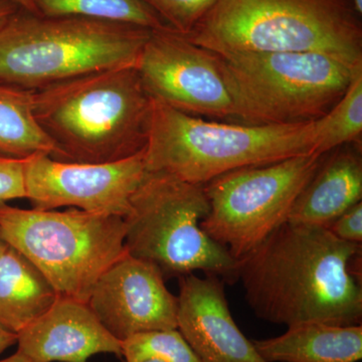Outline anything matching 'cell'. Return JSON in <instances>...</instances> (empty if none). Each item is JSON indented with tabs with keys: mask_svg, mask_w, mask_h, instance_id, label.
I'll list each match as a JSON object with an SVG mask.
<instances>
[{
	"mask_svg": "<svg viewBox=\"0 0 362 362\" xmlns=\"http://www.w3.org/2000/svg\"><path fill=\"white\" fill-rule=\"evenodd\" d=\"M328 228L338 239L362 244V202L342 214Z\"/></svg>",
	"mask_w": 362,
	"mask_h": 362,
	"instance_id": "obj_24",
	"label": "cell"
},
{
	"mask_svg": "<svg viewBox=\"0 0 362 362\" xmlns=\"http://www.w3.org/2000/svg\"><path fill=\"white\" fill-rule=\"evenodd\" d=\"M13 1L14 4H18L21 9H25V11L33 13H39L33 0H13Z\"/></svg>",
	"mask_w": 362,
	"mask_h": 362,
	"instance_id": "obj_27",
	"label": "cell"
},
{
	"mask_svg": "<svg viewBox=\"0 0 362 362\" xmlns=\"http://www.w3.org/2000/svg\"><path fill=\"white\" fill-rule=\"evenodd\" d=\"M252 343L266 362H361L362 324H295L283 334Z\"/></svg>",
	"mask_w": 362,
	"mask_h": 362,
	"instance_id": "obj_16",
	"label": "cell"
},
{
	"mask_svg": "<svg viewBox=\"0 0 362 362\" xmlns=\"http://www.w3.org/2000/svg\"><path fill=\"white\" fill-rule=\"evenodd\" d=\"M180 279L177 329L201 362H266L233 320L221 278Z\"/></svg>",
	"mask_w": 362,
	"mask_h": 362,
	"instance_id": "obj_13",
	"label": "cell"
},
{
	"mask_svg": "<svg viewBox=\"0 0 362 362\" xmlns=\"http://www.w3.org/2000/svg\"><path fill=\"white\" fill-rule=\"evenodd\" d=\"M18 350L30 362H89L97 354L121 358V341L87 303L59 297L44 315L18 334Z\"/></svg>",
	"mask_w": 362,
	"mask_h": 362,
	"instance_id": "obj_14",
	"label": "cell"
},
{
	"mask_svg": "<svg viewBox=\"0 0 362 362\" xmlns=\"http://www.w3.org/2000/svg\"><path fill=\"white\" fill-rule=\"evenodd\" d=\"M354 6H356V11L359 14H362V0H354Z\"/></svg>",
	"mask_w": 362,
	"mask_h": 362,
	"instance_id": "obj_30",
	"label": "cell"
},
{
	"mask_svg": "<svg viewBox=\"0 0 362 362\" xmlns=\"http://www.w3.org/2000/svg\"><path fill=\"white\" fill-rule=\"evenodd\" d=\"M143 362H160L157 361H143Z\"/></svg>",
	"mask_w": 362,
	"mask_h": 362,
	"instance_id": "obj_31",
	"label": "cell"
},
{
	"mask_svg": "<svg viewBox=\"0 0 362 362\" xmlns=\"http://www.w3.org/2000/svg\"><path fill=\"white\" fill-rule=\"evenodd\" d=\"M0 233L59 297L88 303L107 269L126 254L122 216L82 209H23L0 202Z\"/></svg>",
	"mask_w": 362,
	"mask_h": 362,
	"instance_id": "obj_8",
	"label": "cell"
},
{
	"mask_svg": "<svg viewBox=\"0 0 362 362\" xmlns=\"http://www.w3.org/2000/svg\"><path fill=\"white\" fill-rule=\"evenodd\" d=\"M354 0H218L187 35L216 52H314L362 66Z\"/></svg>",
	"mask_w": 362,
	"mask_h": 362,
	"instance_id": "obj_3",
	"label": "cell"
},
{
	"mask_svg": "<svg viewBox=\"0 0 362 362\" xmlns=\"http://www.w3.org/2000/svg\"><path fill=\"white\" fill-rule=\"evenodd\" d=\"M323 156L302 154L214 178L204 185L209 213L202 230L240 261L288 223Z\"/></svg>",
	"mask_w": 362,
	"mask_h": 362,
	"instance_id": "obj_9",
	"label": "cell"
},
{
	"mask_svg": "<svg viewBox=\"0 0 362 362\" xmlns=\"http://www.w3.org/2000/svg\"><path fill=\"white\" fill-rule=\"evenodd\" d=\"M58 298L44 274L7 246L0 255V327L18 335L44 315Z\"/></svg>",
	"mask_w": 362,
	"mask_h": 362,
	"instance_id": "obj_17",
	"label": "cell"
},
{
	"mask_svg": "<svg viewBox=\"0 0 362 362\" xmlns=\"http://www.w3.org/2000/svg\"><path fill=\"white\" fill-rule=\"evenodd\" d=\"M125 362H201L178 329L137 333L121 341Z\"/></svg>",
	"mask_w": 362,
	"mask_h": 362,
	"instance_id": "obj_21",
	"label": "cell"
},
{
	"mask_svg": "<svg viewBox=\"0 0 362 362\" xmlns=\"http://www.w3.org/2000/svg\"><path fill=\"white\" fill-rule=\"evenodd\" d=\"M0 154L25 159L57 151L33 113V92L0 84Z\"/></svg>",
	"mask_w": 362,
	"mask_h": 362,
	"instance_id": "obj_18",
	"label": "cell"
},
{
	"mask_svg": "<svg viewBox=\"0 0 362 362\" xmlns=\"http://www.w3.org/2000/svg\"><path fill=\"white\" fill-rule=\"evenodd\" d=\"M323 156L320 165L298 197L288 223L329 228L362 202V159L358 150L339 147Z\"/></svg>",
	"mask_w": 362,
	"mask_h": 362,
	"instance_id": "obj_15",
	"label": "cell"
},
{
	"mask_svg": "<svg viewBox=\"0 0 362 362\" xmlns=\"http://www.w3.org/2000/svg\"><path fill=\"white\" fill-rule=\"evenodd\" d=\"M87 304L120 341L147 331L177 329V297L163 274L127 252L102 274Z\"/></svg>",
	"mask_w": 362,
	"mask_h": 362,
	"instance_id": "obj_12",
	"label": "cell"
},
{
	"mask_svg": "<svg viewBox=\"0 0 362 362\" xmlns=\"http://www.w3.org/2000/svg\"><path fill=\"white\" fill-rule=\"evenodd\" d=\"M20 8L13 0H0V26L6 23Z\"/></svg>",
	"mask_w": 362,
	"mask_h": 362,
	"instance_id": "obj_25",
	"label": "cell"
},
{
	"mask_svg": "<svg viewBox=\"0 0 362 362\" xmlns=\"http://www.w3.org/2000/svg\"><path fill=\"white\" fill-rule=\"evenodd\" d=\"M168 28L187 35L218 0H144Z\"/></svg>",
	"mask_w": 362,
	"mask_h": 362,
	"instance_id": "obj_22",
	"label": "cell"
},
{
	"mask_svg": "<svg viewBox=\"0 0 362 362\" xmlns=\"http://www.w3.org/2000/svg\"><path fill=\"white\" fill-rule=\"evenodd\" d=\"M137 70L151 99L192 116L233 119L216 54L185 35L170 28L152 30Z\"/></svg>",
	"mask_w": 362,
	"mask_h": 362,
	"instance_id": "obj_10",
	"label": "cell"
},
{
	"mask_svg": "<svg viewBox=\"0 0 362 362\" xmlns=\"http://www.w3.org/2000/svg\"><path fill=\"white\" fill-rule=\"evenodd\" d=\"M25 199V159L0 154V202Z\"/></svg>",
	"mask_w": 362,
	"mask_h": 362,
	"instance_id": "obj_23",
	"label": "cell"
},
{
	"mask_svg": "<svg viewBox=\"0 0 362 362\" xmlns=\"http://www.w3.org/2000/svg\"><path fill=\"white\" fill-rule=\"evenodd\" d=\"M144 149L108 163H82L37 154L25 159V199L33 209L59 207L125 218L145 175Z\"/></svg>",
	"mask_w": 362,
	"mask_h": 362,
	"instance_id": "obj_11",
	"label": "cell"
},
{
	"mask_svg": "<svg viewBox=\"0 0 362 362\" xmlns=\"http://www.w3.org/2000/svg\"><path fill=\"white\" fill-rule=\"evenodd\" d=\"M233 119L245 125H287L321 118L341 99L354 71L314 52L216 54Z\"/></svg>",
	"mask_w": 362,
	"mask_h": 362,
	"instance_id": "obj_6",
	"label": "cell"
},
{
	"mask_svg": "<svg viewBox=\"0 0 362 362\" xmlns=\"http://www.w3.org/2000/svg\"><path fill=\"white\" fill-rule=\"evenodd\" d=\"M0 362H30L28 359L25 358V356H21V354H18V351L16 354H13V356L6 357V358L0 359Z\"/></svg>",
	"mask_w": 362,
	"mask_h": 362,
	"instance_id": "obj_28",
	"label": "cell"
},
{
	"mask_svg": "<svg viewBox=\"0 0 362 362\" xmlns=\"http://www.w3.org/2000/svg\"><path fill=\"white\" fill-rule=\"evenodd\" d=\"M45 16H75L139 26L149 30L168 28L144 0H33Z\"/></svg>",
	"mask_w": 362,
	"mask_h": 362,
	"instance_id": "obj_19",
	"label": "cell"
},
{
	"mask_svg": "<svg viewBox=\"0 0 362 362\" xmlns=\"http://www.w3.org/2000/svg\"><path fill=\"white\" fill-rule=\"evenodd\" d=\"M361 245L329 228L286 223L239 261L238 281L255 315L276 325H359Z\"/></svg>",
	"mask_w": 362,
	"mask_h": 362,
	"instance_id": "obj_1",
	"label": "cell"
},
{
	"mask_svg": "<svg viewBox=\"0 0 362 362\" xmlns=\"http://www.w3.org/2000/svg\"><path fill=\"white\" fill-rule=\"evenodd\" d=\"M209 213L204 185L146 170L124 218L126 252L153 264L165 279L202 271L237 282L239 261L202 228Z\"/></svg>",
	"mask_w": 362,
	"mask_h": 362,
	"instance_id": "obj_7",
	"label": "cell"
},
{
	"mask_svg": "<svg viewBox=\"0 0 362 362\" xmlns=\"http://www.w3.org/2000/svg\"><path fill=\"white\" fill-rule=\"evenodd\" d=\"M315 151V121L245 125L206 121L152 99L147 171L204 185L218 176Z\"/></svg>",
	"mask_w": 362,
	"mask_h": 362,
	"instance_id": "obj_5",
	"label": "cell"
},
{
	"mask_svg": "<svg viewBox=\"0 0 362 362\" xmlns=\"http://www.w3.org/2000/svg\"><path fill=\"white\" fill-rule=\"evenodd\" d=\"M7 246H8V245L6 244V240H4V238H2L1 233H0V255L4 252Z\"/></svg>",
	"mask_w": 362,
	"mask_h": 362,
	"instance_id": "obj_29",
	"label": "cell"
},
{
	"mask_svg": "<svg viewBox=\"0 0 362 362\" xmlns=\"http://www.w3.org/2000/svg\"><path fill=\"white\" fill-rule=\"evenodd\" d=\"M152 99L137 66L108 69L33 92V113L54 159L108 163L146 146Z\"/></svg>",
	"mask_w": 362,
	"mask_h": 362,
	"instance_id": "obj_2",
	"label": "cell"
},
{
	"mask_svg": "<svg viewBox=\"0 0 362 362\" xmlns=\"http://www.w3.org/2000/svg\"><path fill=\"white\" fill-rule=\"evenodd\" d=\"M16 340H18V335L0 327V354H4L9 347L16 344Z\"/></svg>",
	"mask_w": 362,
	"mask_h": 362,
	"instance_id": "obj_26",
	"label": "cell"
},
{
	"mask_svg": "<svg viewBox=\"0 0 362 362\" xmlns=\"http://www.w3.org/2000/svg\"><path fill=\"white\" fill-rule=\"evenodd\" d=\"M151 32L20 8L0 26V84L37 92L95 71L137 66Z\"/></svg>",
	"mask_w": 362,
	"mask_h": 362,
	"instance_id": "obj_4",
	"label": "cell"
},
{
	"mask_svg": "<svg viewBox=\"0 0 362 362\" xmlns=\"http://www.w3.org/2000/svg\"><path fill=\"white\" fill-rule=\"evenodd\" d=\"M361 133L362 66H359L341 99L315 120V151L325 156L345 145L361 143Z\"/></svg>",
	"mask_w": 362,
	"mask_h": 362,
	"instance_id": "obj_20",
	"label": "cell"
}]
</instances>
